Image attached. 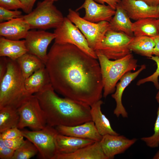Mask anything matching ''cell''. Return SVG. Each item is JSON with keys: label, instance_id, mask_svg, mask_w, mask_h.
Returning a JSON list of instances; mask_svg holds the SVG:
<instances>
[{"label": "cell", "instance_id": "cell-37", "mask_svg": "<svg viewBox=\"0 0 159 159\" xmlns=\"http://www.w3.org/2000/svg\"><path fill=\"white\" fill-rule=\"evenodd\" d=\"M23 5L24 8L23 10L28 14L32 11L34 5L37 0H19Z\"/></svg>", "mask_w": 159, "mask_h": 159}, {"label": "cell", "instance_id": "cell-29", "mask_svg": "<svg viewBox=\"0 0 159 159\" xmlns=\"http://www.w3.org/2000/svg\"><path fill=\"white\" fill-rule=\"evenodd\" d=\"M154 133L151 136L142 138L141 139L148 147L155 148L159 145V106L157 112V116L154 124Z\"/></svg>", "mask_w": 159, "mask_h": 159}, {"label": "cell", "instance_id": "cell-15", "mask_svg": "<svg viewBox=\"0 0 159 159\" xmlns=\"http://www.w3.org/2000/svg\"><path fill=\"white\" fill-rule=\"evenodd\" d=\"M55 127L59 133L66 135L99 142L102 137L92 120L75 126L59 125Z\"/></svg>", "mask_w": 159, "mask_h": 159}, {"label": "cell", "instance_id": "cell-13", "mask_svg": "<svg viewBox=\"0 0 159 159\" xmlns=\"http://www.w3.org/2000/svg\"><path fill=\"white\" fill-rule=\"evenodd\" d=\"M82 9L85 11V14L82 18L93 23L102 21L110 22L115 13V10L109 5L98 3L93 0H85L76 11Z\"/></svg>", "mask_w": 159, "mask_h": 159}, {"label": "cell", "instance_id": "cell-25", "mask_svg": "<svg viewBox=\"0 0 159 159\" xmlns=\"http://www.w3.org/2000/svg\"><path fill=\"white\" fill-rule=\"evenodd\" d=\"M155 45L152 37H134L129 44L128 48L131 52L150 58L153 55Z\"/></svg>", "mask_w": 159, "mask_h": 159}, {"label": "cell", "instance_id": "cell-21", "mask_svg": "<svg viewBox=\"0 0 159 159\" xmlns=\"http://www.w3.org/2000/svg\"><path fill=\"white\" fill-rule=\"evenodd\" d=\"M27 52L25 40H12L0 37V57L4 56L16 60Z\"/></svg>", "mask_w": 159, "mask_h": 159}, {"label": "cell", "instance_id": "cell-36", "mask_svg": "<svg viewBox=\"0 0 159 159\" xmlns=\"http://www.w3.org/2000/svg\"><path fill=\"white\" fill-rule=\"evenodd\" d=\"M8 58L4 56L0 58V81L4 76L7 70Z\"/></svg>", "mask_w": 159, "mask_h": 159}, {"label": "cell", "instance_id": "cell-28", "mask_svg": "<svg viewBox=\"0 0 159 159\" xmlns=\"http://www.w3.org/2000/svg\"><path fill=\"white\" fill-rule=\"evenodd\" d=\"M38 152L36 147L27 139L15 151L12 159H29L36 155Z\"/></svg>", "mask_w": 159, "mask_h": 159}, {"label": "cell", "instance_id": "cell-2", "mask_svg": "<svg viewBox=\"0 0 159 159\" xmlns=\"http://www.w3.org/2000/svg\"><path fill=\"white\" fill-rule=\"evenodd\" d=\"M45 114L47 125L73 126L90 121V106L59 96L51 84L34 94Z\"/></svg>", "mask_w": 159, "mask_h": 159}, {"label": "cell", "instance_id": "cell-12", "mask_svg": "<svg viewBox=\"0 0 159 159\" xmlns=\"http://www.w3.org/2000/svg\"><path fill=\"white\" fill-rule=\"evenodd\" d=\"M120 4L130 18L135 21L149 18H159V5L150 6L138 0H121Z\"/></svg>", "mask_w": 159, "mask_h": 159}, {"label": "cell", "instance_id": "cell-24", "mask_svg": "<svg viewBox=\"0 0 159 159\" xmlns=\"http://www.w3.org/2000/svg\"><path fill=\"white\" fill-rule=\"evenodd\" d=\"M132 30L134 37L158 36L159 33L157 19L149 18L136 21L132 23Z\"/></svg>", "mask_w": 159, "mask_h": 159}, {"label": "cell", "instance_id": "cell-9", "mask_svg": "<svg viewBox=\"0 0 159 159\" xmlns=\"http://www.w3.org/2000/svg\"><path fill=\"white\" fill-rule=\"evenodd\" d=\"M55 43L74 45L91 57L97 59L95 52L89 46L86 38L79 28L67 17L55 28Z\"/></svg>", "mask_w": 159, "mask_h": 159}, {"label": "cell", "instance_id": "cell-35", "mask_svg": "<svg viewBox=\"0 0 159 159\" xmlns=\"http://www.w3.org/2000/svg\"><path fill=\"white\" fill-rule=\"evenodd\" d=\"M23 136L15 138L4 140L5 144L9 148L15 150L22 144L25 140Z\"/></svg>", "mask_w": 159, "mask_h": 159}, {"label": "cell", "instance_id": "cell-17", "mask_svg": "<svg viewBox=\"0 0 159 159\" xmlns=\"http://www.w3.org/2000/svg\"><path fill=\"white\" fill-rule=\"evenodd\" d=\"M146 68V66L143 64L137 71L134 72H127L124 74L120 79L116 86V90L112 97L115 100L116 107L114 110V114L117 117L121 115L123 118L128 117V113L122 102L123 92L126 87L134 80L143 70Z\"/></svg>", "mask_w": 159, "mask_h": 159}, {"label": "cell", "instance_id": "cell-27", "mask_svg": "<svg viewBox=\"0 0 159 159\" xmlns=\"http://www.w3.org/2000/svg\"><path fill=\"white\" fill-rule=\"evenodd\" d=\"M19 120L18 109L9 107L0 108V133L9 129L17 127Z\"/></svg>", "mask_w": 159, "mask_h": 159}, {"label": "cell", "instance_id": "cell-11", "mask_svg": "<svg viewBox=\"0 0 159 159\" xmlns=\"http://www.w3.org/2000/svg\"><path fill=\"white\" fill-rule=\"evenodd\" d=\"M55 35L44 30L29 31L25 39L27 52L38 57L45 64L47 59V47Z\"/></svg>", "mask_w": 159, "mask_h": 159}, {"label": "cell", "instance_id": "cell-33", "mask_svg": "<svg viewBox=\"0 0 159 159\" xmlns=\"http://www.w3.org/2000/svg\"><path fill=\"white\" fill-rule=\"evenodd\" d=\"M23 136L21 130L17 127L9 129L0 133V138L3 140L11 139Z\"/></svg>", "mask_w": 159, "mask_h": 159}, {"label": "cell", "instance_id": "cell-41", "mask_svg": "<svg viewBox=\"0 0 159 159\" xmlns=\"http://www.w3.org/2000/svg\"><path fill=\"white\" fill-rule=\"evenodd\" d=\"M153 158V159H159V150L154 155Z\"/></svg>", "mask_w": 159, "mask_h": 159}, {"label": "cell", "instance_id": "cell-10", "mask_svg": "<svg viewBox=\"0 0 159 159\" xmlns=\"http://www.w3.org/2000/svg\"><path fill=\"white\" fill-rule=\"evenodd\" d=\"M19 120L17 127L21 130L28 127L33 131L43 129L47 125L45 114L38 100L32 95L18 109Z\"/></svg>", "mask_w": 159, "mask_h": 159}, {"label": "cell", "instance_id": "cell-30", "mask_svg": "<svg viewBox=\"0 0 159 159\" xmlns=\"http://www.w3.org/2000/svg\"><path fill=\"white\" fill-rule=\"evenodd\" d=\"M150 58L154 61L156 63L157 68L156 71L151 75L139 80L137 82V85H140L146 82H153L156 88L158 89H159L158 80L159 76V57L156 56H152Z\"/></svg>", "mask_w": 159, "mask_h": 159}, {"label": "cell", "instance_id": "cell-19", "mask_svg": "<svg viewBox=\"0 0 159 159\" xmlns=\"http://www.w3.org/2000/svg\"><path fill=\"white\" fill-rule=\"evenodd\" d=\"M53 159H108L105 154L100 141L68 154H57Z\"/></svg>", "mask_w": 159, "mask_h": 159}, {"label": "cell", "instance_id": "cell-26", "mask_svg": "<svg viewBox=\"0 0 159 159\" xmlns=\"http://www.w3.org/2000/svg\"><path fill=\"white\" fill-rule=\"evenodd\" d=\"M16 60L25 79L45 66L38 57L28 52L22 55Z\"/></svg>", "mask_w": 159, "mask_h": 159}, {"label": "cell", "instance_id": "cell-23", "mask_svg": "<svg viewBox=\"0 0 159 159\" xmlns=\"http://www.w3.org/2000/svg\"><path fill=\"white\" fill-rule=\"evenodd\" d=\"M51 84L49 76L45 66L35 72L24 80L26 89L31 95L38 92Z\"/></svg>", "mask_w": 159, "mask_h": 159}, {"label": "cell", "instance_id": "cell-1", "mask_svg": "<svg viewBox=\"0 0 159 159\" xmlns=\"http://www.w3.org/2000/svg\"><path fill=\"white\" fill-rule=\"evenodd\" d=\"M97 59L74 45L54 42L45 64L54 90L90 106L101 100L103 86Z\"/></svg>", "mask_w": 159, "mask_h": 159}, {"label": "cell", "instance_id": "cell-42", "mask_svg": "<svg viewBox=\"0 0 159 159\" xmlns=\"http://www.w3.org/2000/svg\"><path fill=\"white\" fill-rule=\"evenodd\" d=\"M155 98L159 104V90Z\"/></svg>", "mask_w": 159, "mask_h": 159}, {"label": "cell", "instance_id": "cell-22", "mask_svg": "<svg viewBox=\"0 0 159 159\" xmlns=\"http://www.w3.org/2000/svg\"><path fill=\"white\" fill-rule=\"evenodd\" d=\"M109 23L110 30L122 32L129 36L134 37L132 30L133 23L120 2L117 6L115 14Z\"/></svg>", "mask_w": 159, "mask_h": 159}, {"label": "cell", "instance_id": "cell-5", "mask_svg": "<svg viewBox=\"0 0 159 159\" xmlns=\"http://www.w3.org/2000/svg\"><path fill=\"white\" fill-rule=\"evenodd\" d=\"M54 2L47 0L39 2L35 9L30 13L23 16L30 29L45 30L56 28L61 24L64 17L54 5Z\"/></svg>", "mask_w": 159, "mask_h": 159}, {"label": "cell", "instance_id": "cell-45", "mask_svg": "<svg viewBox=\"0 0 159 159\" xmlns=\"http://www.w3.org/2000/svg\"></svg>", "mask_w": 159, "mask_h": 159}, {"label": "cell", "instance_id": "cell-44", "mask_svg": "<svg viewBox=\"0 0 159 159\" xmlns=\"http://www.w3.org/2000/svg\"><path fill=\"white\" fill-rule=\"evenodd\" d=\"M157 21L158 25V27H159V18L157 19Z\"/></svg>", "mask_w": 159, "mask_h": 159}, {"label": "cell", "instance_id": "cell-20", "mask_svg": "<svg viewBox=\"0 0 159 159\" xmlns=\"http://www.w3.org/2000/svg\"><path fill=\"white\" fill-rule=\"evenodd\" d=\"M103 101L100 100L90 106L92 121L99 134L102 136L107 134L120 135L112 128L108 119L102 112L101 106Z\"/></svg>", "mask_w": 159, "mask_h": 159}, {"label": "cell", "instance_id": "cell-3", "mask_svg": "<svg viewBox=\"0 0 159 159\" xmlns=\"http://www.w3.org/2000/svg\"><path fill=\"white\" fill-rule=\"evenodd\" d=\"M25 80L16 60L8 58L7 71L0 81V109H18L32 95L26 89Z\"/></svg>", "mask_w": 159, "mask_h": 159}, {"label": "cell", "instance_id": "cell-6", "mask_svg": "<svg viewBox=\"0 0 159 159\" xmlns=\"http://www.w3.org/2000/svg\"><path fill=\"white\" fill-rule=\"evenodd\" d=\"M67 17L79 28L87 39L89 47L95 51L97 49L107 32L109 22H92L81 17L76 11L69 9Z\"/></svg>", "mask_w": 159, "mask_h": 159}, {"label": "cell", "instance_id": "cell-43", "mask_svg": "<svg viewBox=\"0 0 159 159\" xmlns=\"http://www.w3.org/2000/svg\"><path fill=\"white\" fill-rule=\"evenodd\" d=\"M43 0L49 1H51L54 2V1H57L59 0Z\"/></svg>", "mask_w": 159, "mask_h": 159}, {"label": "cell", "instance_id": "cell-40", "mask_svg": "<svg viewBox=\"0 0 159 159\" xmlns=\"http://www.w3.org/2000/svg\"><path fill=\"white\" fill-rule=\"evenodd\" d=\"M143 1L151 6H157L159 5V0H138Z\"/></svg>", "mask_w": 159, "mask_h": 159}, {"label": "cell", "instance_id": "cell-34", "mask_svg": "<svg viewBox=\"0 0 159 159\" xmlns=\"http://www.w3.org/2000/svg\"><path fill=\"white\" fill-rule=\"evenodd\" d=\"M15 151L6 146L4 140L0 138V159H12Z\"/></svg>", "mask_w": 159, "mask_h": 159}, {"label": "cell", "instance_id": "cell-8", "mask_svg": "<svg viewBox=\"0 0 159 159\" xmlns=\"http://www.w3.org/2000/svg\"><path fill=\"white\" fill-rule=\"evenodd\" d=\"M21 130L23 137L37 148L41 158L53 159L57 154L55 138L59 133L55 127L47 125L38 130Z\"/></svg>", "mask_w": 159, "mask_h": 159}, {"label": "cell", "instance_id": "cell-7", "mask_svg": "<svg viewBox=\"0 0 159 159\" xmlns=\"http://www.w3.org/2000/svg\"><path fill=\"white\" fill-rule=\"evenodd\" d=\"M133 37L122 32L109 30L95 52L103 54L110 59H121L131 53L128 45Z\"/></svg>", "mask_w": 159, "mask_h": 159}, {"label": "cell", "instance_id": "cell-16", "mask_svg": "<svg viewBox=\"0 0 159 159\" xmlns=\"http://www.w3.org/2000/svg\"><path fill=\"white\" fill-rule=\"evenodd\" d=\"M22 16L0 22V36L14 40L25 39L30 28Z\"/></svg>", "mask_w": 159, "mask_h": 159}, {"label": "cell", "instance_id": "cell-31", "mask_svg": "<svg viewBox=\"0 0 159 159\" xmlns=\"http://www.w3.org/2000/svg\"><path fill=\"white\" fill-rule=\"evenodd\" d=\"M22 12L18 10H11L0 7V22L8 21L13 19L21 17Z\"/></svg>", "mask_w": 159, "mask_h": 159}, {"label": "cell", "instance_id": "cell-14", "mask_svg": "<svg viewBox=\"0 0 159 159\" xmlns=\"http://www.w3.org/2000/svg\"><path fill=\"white\" fill-rule=\"evenodd\" d=\"M136 141V138L129 139L120 135L107 134L102 136L100 143L105 154L110 159L124 153Z\"/></svg>", "mask_w": 159, "mask_h": 159}, {"label": "cell", "instance_id": "cell-4", "mask_svg": "<svg viewBox=\"0 0 159 159\" xmlns=\"http://www.w3.org/2000/svg\"><path fill=\"white\" fill-rule=\"evenodd\" d=\"M95 53L101 69L103 96L105 98L115 92L117 82L124 74L136 69L138 66L137 60L131 53L121 59L112 60L99 52Z\"/></svg>", "mask_w": 159, "mask_h": 159}, {"label": "cell", "instance_id": "cell-38", "mask_svg": "<svg viewBox=\"0 0 159 159\" xmlns=\"http://www.w3.org/2000/svg\"><path fill=\"white\" fill-rule=\"evenodd\" d=\"M98 3L105 4L106 3L114 9L115 10L117 5L119 3L121 0H93Z\"/></svg>", "mask_w": 159, "mask_h": 159}, {"label": "cell", "instance_id": "cell-32", "mask_svg": "<svg viewBox=\"0 0 159 159\" xmlns=\"http://www.w3.org/2000/svg\"><path fill=\"white\" fill-rule=\"evenodd\" d=\"M0 7L9 10H17L21 9L23 10L24 7L19 0H0Z\"/></svg>", "mask_w": 159, "mask_h": 159}, {"label": "cell", "instance_id": "cell-18", "mask_svg": "<svg viewBox=\"0 0 159 159\" xmlns=\"http://www.w3.org/2000/svg\"><path fill=\"white\" fill-rule=\"evenodd\" d=\"M95 142L92 140L67 136L58 133L55 138L56 154L72 153Z\"/></svg>", "mask_w": 159, "mask_h": 159}, {"label": "cell", "instance_id": "cell-39", "mask_svg": "<svg viewBox=\"0 0 159 159\" xmlns=\"http://www.w3.org/2000/svg\"><path fill=\"white\" fill-rule=\"evenodd\" d=\"M152 37L155 44L153 51V55L159 57V35Z\"/></svg>", "mask_w": 159, "mask_h": 159}]
</instances>
